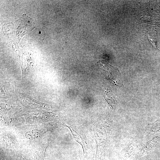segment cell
<instances>
[{"instance_id":"6da1fadb","label":"cell","mask_w":160,"mask_h":160,"mask_svg":"<svg viewBox=\"0 0 160 160\" xmlns=\"http://www.w3.org/2000/svg\"><path fill=\"white\" fill-rule=\"evenodd\" d=\"M97 63L104 80L110 81L115 85H122L121 73L117 68L104 60H100Z\"/></svg>"},{"instance_id":"7a4b0ae2","label":"cell","mask_w":160,"mask_h":160,"mask_svg":"<svg viewBox=\"0 0 160 160\" xmlns=\"http://www.w3.org/2000/svg\"><path fill=\"white\" fill-rule=\"evenodd\" d=\"M21 20V23L17 29L16 32L17 33L16 35L19 36H23L27 32L30 31L26 28L29 29L31 31L34 28V23L30 18L26 16L25 14H24L22 17L20 18Z\"/></svg>"},{"instance_id":"3957f363","label":"cell","mask_w":160,"mask_h":160,"mask_svg":"<svg viewBox=\"0 0 160 160\" xmlns=\"http://www.w3.org/2000/svg\"><path fill=\"white\" fill-rule=\"evenodd\" d=\"M68 127L70 129L73 138L76 141L79 143L82 146L83 151L84 152V151L85 150V148L80 134L78 132H76L71 127L72 129L70 127Z\"/></svg>"},{"instance_id":"277c9868","label":"cell","mask_w":160,"mask_h":160,"mask_svg":"<svg viewBox=\"0 0 160 160\" xmlns=\"http://www.w3.org/2000/svg\"><path fill=\"white\" fill-rule=\"evenodd\" d=\"M148 39L151 42L153 46L156 48H157L156 44V41L155 39H154L153 38L148 36Z\"/></svg>"}]
</instances>
